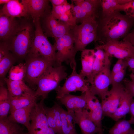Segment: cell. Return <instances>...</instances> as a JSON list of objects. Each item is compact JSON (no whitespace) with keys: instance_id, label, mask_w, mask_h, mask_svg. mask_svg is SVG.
Returning <instances> with one entry per match:
<instances>
[{"instance_id":"1","label":"cell","mask_w":134,"mask_h":134,"mask_svg":"<svg viewBox=\"0 0 134 134\" xmlns=\"http://www.w3.org/2000/svg\"><path fill=\"white\" fill-rule=\"evenodd\" d=\"M134 20L119 11L102 17L98 21L97 41L104 44L110 41L125 37L128 34Z\"/></svg>"},{"instance_id":"2","label":"cell","mask_w":134,"mask_h":134,"mask_svg":"<svg viewBox=\"0 0 134 134\" xmlns=\"http://www.w3.org/2000/svg\"><path fill=\"white\" fill-rule=\"evenodd\" d=\"M65 67L62 65H55L48 67L40 77L37 83L35 95L40 96L44 100L49 93L56 89L61 82L67 75Z\"/></svg>"},{"instance_id":"3","label":"cell","mask_w":134,"mask_h":134,"mask_svg":"<svg viewBox=\"0 0 134 134\" xmlns=\"http://www.w3.org/2000/svg\"><path fill=\"white\" fill-rule=\"evenodd\" d=\"M40 19L34 21L35 30L31 46L27 57H43L56 65V52L53 45L44 33Z\"/></svg>"},{"instance_id":"4","label":"cell","mask_w":134,"mask_h":134,"mask_svg":"<svg viewBox=\"0 0 134 134\" xmlns=\"http://www.w3.org/2000/svg\"><path fill=\"white\" fill-rule=\"evenodd\" d=\"M28 23L20 25L17 31L7 42L10 51L17 58L27 56L30 48L34 33Z\"/></svg>"},{"instance_id":"5","label":"cell","mask_w":134,"mask_h":134,"mask_svg":"<svg viewBox=\"0 0 134 134\" xmlns=\"http://www.w3.org/2000/svg\"><path fill=\"white\" fill-rule=\"evenodd\" d=\"M98 18H92L86 20L79 25L72 27L74 40V48L76 53L82 51L93 41H97L98 26Z\"/></svg>"},{"instance_id":"6","label":"cell","mask_w":134,"mask_h":134,"mask_svg":"<svg viewBox=\"0 0 134 134\" xmlns=\"http://www.w3.org/2000/svg\"><path fill=\"white\" fill-rule=\"evenodd\" d=\"M53 45L55 51L56 65H61L64 62L69 63L72 68L76 66L74 40L71 29L62 37L56 40Z\"/></svg>"},{"instance_id":"7","label":"cell","mask_w":134,"mask_h":134,"mask_svg":"<svg viewBox=\"0 0 134 134\" xmlns=\"http://www.w3.org/2000/svg\"><path fill=\"white\" fill-rule=\"evenodd\" d=\"M25 63L27 69L24 79L32 87L37 85L38 80L48 67L54 65L41 57H27Z\"/></svg>"},{"instance_id":"8","label":"cell","mask_w":134,"mask_h":134,"mask_svg":"<svg viewBox=\"0 0 134 134\" xmlns=\"http://www.w3.org/2000/svg\"><path fill=\"white\" fill-rule=\"evenodd\" d=\"M76 67L72 68L71 74L67 78L63 86H60L55 90L57 100L71 92L80 91L84 93L89 90V83L85 77L77 72Z\"/></svg>"},{"instance_id":"9","label":"cell","mask_w":134,"mask_h":134,"mask_svg":"<svg viewBox=\"0 0 134 134\" xmlns=\"http://www.w3.org/2000/svg\"><path fill=\"white\" fill-rule=\"evenodd\" d=\"M98 46L109 57L113 56L118 59L125 60L134 55V47L127 40H112Z\"/></svg>"},{"instance_id":"10","label":"cell","mask_w":134,"mask_h":134,"mask_svg":"<svg viewBox=\"0 0 134 134\" xmlns=\"http://www.w3.org/2000/svg\"><path fill=\"white\" fill-rule=\"evenodd\" d=\"M105 98L101 103L103 116L111 117L119 107L124 87L121 83L112 85Z\"/></svg>"},{"instance_id":"11","label":"cell","mask_w":134,"mask_h":134,"mask_svg":"<svg viewBox=\"0 0 134 134\" xmlns=\"http://www.w3.org/2000/svg\"><path fill=\"white\" fill-rule=\"evenodd\" d=\"M43 17V29L46 36L52 37L56 40L68 33L72 26L59 20H57L52 15L51 12Z\"/></svg>"},{"instance_id":"12","label":"cell","mask_w":134,"mask_h":134,"mask_svg":"<svg viewBox=\"0 0 134 134\" xmlns=\"http://www.w3.org/2000/svg\"><path fill=\"white\" fill-rule=\"evenodd\" d=\"M111 64L105 67L94 77L90 85L89 91L94 95H97L101 101L105 98L111 85Z\"/></svg>"},{"instance_id":"13","label":"cell","mask_w":134,"mask_h":134,"mask_svg":"<svg viewBox=\"0 0 134 134\" xmlns=\"http://www.w3.org/2000/svg\"><path fill=\"white\" fill-rule=\"evenodd\" d=\"M47 0H22L21 2L25 6L28 15L34 21L40 19L51 12L49 2Z\"/></svg>"},{"instance_id":"14","label":"cell","mask_w":134,"mask_h":134,"mask_svg":"<svg viewBox=\"0 0 134 134\" xmlns=\"http://www.w3.org/2000/svg\"><path fill=\"white\" fill-rule=\"evenodd\" d=\"M87 109H78L74 111L76 124L81 130L82 134H95L104 131L97 126L89 118Z\"/></svg>"},{"instance_id":"15","label":"cell","mask_w":134,"mask_h":134,"mask_svg":"<svg viewBox=\"0 0 134 134\" xmlns=\"http://www.w3.org/2000/svg\"><path fill=\"white\" fill-rule=\"evenodd\" d=\"M60 103L65 106L68 111L87 109V97L86 93L80 96L67 94L59 99Z\"/></svg>"},{"instance_id":"16","label":"cell","mask_w":134,"mask_h":134,"mask_svg":"<svg viewBox=\"0 0 134 134\" xmlns=\"http://www.w3.org/2000/svg\"><path fill=\"white\" fill-rule=\"evenodd\" d=\"M20 25L15 18L0 14V38L7 42L14 34Z\"/></svg>"},{"instance_id":"17","label":"cell","mask_w":134,"mask_h":134,"mask_svg":"<svg viewBox=\"0 0 134 134\" xmlns=\"http://www.w3.org/2000/svg\"><path fill=\"white\" fill-rule=\"evenodd\" d=\"M87 109L89 118L97 126L102 128L101 120L103 113L101 105L96 96H91L88 98Z\"/></svg>"},{"instance_id":"18","label":"cell","mask_w":134,"mask_h":134,"mask_svg":"<svg viewBox=\"0 0 134 134\" xmlns=\"http://www.w3.org/2000/svg\"><path fill=\"white\" fill-rule=\"evenodd\" d=\"M36 102L14 110L10 113L8 118L13 122L23 125L28 130L31 125V113Z\"/></svg>"},{"instance_id":"19","label":"cell","mask_w":134,"mask_h":134,"mask_svg":"<svg viewBox=\"0 0 134 134\" xmlns=\"http://www.w3.org/2000/svg\"><path fill=\"white\" fill-rule=\"evenodd\" d=\"M95 52L94 49H85L81 53L82 69L80 74L84 77H86L90 84L92 82V74L95 58Z\"/></svg>"},{"instance_id":"20","label":"cell","mask_w":134,"mask_h":134,"mask_svg":"<svg viewBox=\"0 0 134 134\" xmlns=\"http://www.w3.org/2000/svg\"><path fill=\"white\" fill-rule=\"evenodd\" d=\"M0 14L14 18L25 17L28 15L24 5L17 0H11L4 4L0 10Z\"/></svg>"},{"instance_id":"21","label":"cell","mask_w":134,"mask_h":134,"mask_svg":"<svg viewBox=\"0 0 134 134\" xmlns=\"http://www.w3.org/2000/svg\"><path fill=\"white\" fill-rule=\"evenodd\" d=\"M11 104L10 113L14 110L28 106L36 102L37 97L33 90L27 91L21 95L13 97L9 96Z\"/></svg>"},{"instance_id":"22","label":"cell","mask_w":134,"mask_h":134,"mask_svg":"<svg viewBox=\"0 0 134 134\" xmlns=\"http://www.w3.org/2000/svg\"><path fill=\"white\" fill-rule=\"evenodd\" d=\"M125 89L119 105L111 117L116 121L129 113L131 103L133 99V97L125 88Z\"/></svg>"},{"instance_id":"23","label":"cell","mask_w":134,"mask_h":134,"mask_svg":"<svg viewBox=\"0 0 134 134\" xmlns=\"http://www.w3.org/2000/svg\"><path fill=\"white\" fill-rule=\"evenodd\" d=\"M131 0H101L102 16H105L116 11H122L124 5Z\"/></svg>"},{"instance_id":"24","label":"cell","mask_w":134,"mask_h":134,"mask_svg":"<svg viewBox=\"0 0 134 134\" xmlns=\"http://www.w3.org/2000/svg\"><path fill=\"white\" fill-rule=\"evenodd\" d=\"M4 82L7 86L10 97L20 96L26 91L32 90L23 81H14L5 78Z\"/></svg>"},{"instance_id":"25","label":"cell","mask_w":134,"mask_h":134,"mask_svg":"<svg viewBox=\"0 0 134 134\" xmlns=\"http://www.w3.org/2000/svg\"><path fill=\"white\" fill-rule=\"evenodd\" d=\"M24 128L10 120L8 116L0 119V134H22Z\"/></svg>"},{"instance_id":"26","label":"cell","mask_w":134,"mask_h":134,"mask_svg":"<svg viewBox=\"0 0 134 134\" xmlns=\"http://www.w3.org/2000/svg\"><path fill=\"white\" fill-rule=\"evenodd\" d=\"M16 58L12 53H9L0 60V81L5 83V76L16 61Z\"/></svg>"},{"instance_id":"27","label":"cell","mask_w":134,"mask_h":134,"mask_svg":"<svg viewBox=\"0 0 134 134\" xmlns=\"http://www.w3.org/2000/svg\"><path fill=\"white\" fill-rule=\"evenodd\" d=\"M128 120H119L109 130V134H131L134 130Z\"/></svg>"},{"instance_id":"28","label":"cell","mask_w":134,"mask_h":134,"mask_svg":"<svg viewBox=\"0 0 134 134\" xmlns=\"http://www.w3.org/2000/svg\"><path fill=\"white\" fill-rule=\"evenodd\" d=\"M26 63H20L16 66H12L9 71L8 78L14 81H23L26 72Z\"/></svg>"},{"instance_id":"29","label":"cell","mask_w":134,"mask_h":134,"mask_svg":"<svg viewBox=\"0 0 134 134\" xmlns=\"http://www.w3.org/2000/svg\"><path fill=\"white\" fill-rule=\"evenodd\" d=\"M66 110L61 107L60 113L62 121V131L63 134H78L75 127L70 124L66 118Z\"/></svg>"},{"instance_id":"30","label":"cell","mask_w":134,"mask_h":134,"mask_svg":"<svg viewBox=\"0 0 134 134\" xmlns=\"http://www.w3.org/2000/svg\"><path fill=\"white\" fill-rule=\"evenodd\" d=\"M28 134H56L54 131L48 126L31 124L28 130Z\"/></svg>"},{"instance_id":"31","label":"cell","mask_w":134,"mask_h":134,"mask_svg":"<svg viewBox=\"0 0 134 134\" xmlns=\"http://www.w3.org/2000/svg\"><path fill=\"white\" fill-rule=\"evenodd\" d=\"M72 6V4L68 3L61 5L52 6L51 14L56 19H58L61 15L71 10Z\"/></svg>"},{"instance_id":"32","label":"cell","mask_w":134,"mask_h":134,"mask_svg":"<svg viewBox=\"0 0 134 134\" xmlns=\"http://www.w3.org/2000/svg\"><path fill=\"white\" fill-rule=\"evenodd\" d=\"M61 106L56 103L51 108L53 114L60 134H63L62 131V121L60 113Z\"/></svg>"},{"instance_id":"33","label":"cell","mask_w":134,"mask_h":134,"mask_svg":"<svg viewBox=\"0 0 134 134\" xmlns=\"http://www.w3.org/2000/svg\"><path fill=\"white\" fill-rule=\"evenodd\" d=\"M47 121L49 127L57 134H60L54 119L51 108L44 107Z\"/></svg>"},{"instance_id":"34","label":"cell","mask_w":134,"mask_h":134,"mask_svg":"<svg viewBox=\"0 0 134 134\" xmlns=\"http://www.w3.org/2000/svg\"><path fill=\"white\" fill-rule=\"evenodd\" d=\"M10 109L9 99L8 100L0 101V119L7 117Z\"/></svg>"},{"instance_id":"35","label":"cell","mask_w":134,"mask_h":134,"mask_svg":"<svg viewBox=\"0 0 134 134\" xmlns=\"http://www.w3.org/2000/svg\"><path fill=\"white\" fill-rule=\"evenodd\" d=\"M127 67L128 66L125 60L118 59L110 72V78L124 68Z\"/></svg>"},{"instance_id":"36","label":"cell","mask_w":134,"mask_h":134,"mask_svg":"<svg viewBox=\"0 0 134 134\" xmlns=\"http://www.w3.org/2000/svg\"><path fill=\"white\" fill-rule=\"evenodd\" d=\"M127 67L124 68L111 78V85H112L121 83L125 76Z\"/></svg>"},{"instance_id":"37","label":"cell","mask_w":134,"mask_h":134,"mask_svg":"<svg viewBox=\"0 0 134 134\" xmlns=\"http://www.w3.org/2000/svg\"><path fill=\"white\" fill-rule=\"evenodd\" d=\"M126 14L134 19V0H131L129 3L124 5L123 11Z\"/></svg>"},{"instance_id":"38","label":"cell","mask_w":134,"mask_h":134,"mask_svg":"<svg viewBox=\"0 0 134 134\" xmlns=\"http://www.w3.org/2000/svg\"><path fill=\"white\" fill-rule=\"evenodd\" d=\"M0 101L9 100V95L7 89L4 86V83L0 81Z\"/></svg>"},{"instance_id":"39","label":"cell","mask_w":134,"mask_h":134,"mask_svg":"<svg viewBox=\"0 0 134 134\" xmlns=\"http://www.w3.org/2000/svg\"><path fill=\"white\" fill-rule=\"evenodd\" d=\"M8 44L6 42L1 43L0 46V60L2 59L9 52Z\"/></svg>"},{"instance_id":"40","label":"cell","mask_w":134,"mask_h":134,"mask_svg":"<svg viewBox=\"0 0 134 134\" xmlns=\"http://www.w3.org/2000/svg\"><path fill=\"white\" fill-rule=\"evenodd\" d=\"M124 86L126 90L133 97H134V80H126L124 81Z\"/></svg>"},{"instance_id":"41","label":"cell","mask_w":134,"mask_h":134,"mask_svg":"<svg viewBox=\"0 0 134 134\" xmlns=\"http://www.w3.org/2000/svg\"><path fill=\"white\" fill-rule=\"evenodd\" d=\"M129 113L131 117L128 121L131 124H134V99H133L131 101Z\"/></svg>"},{"instance_id":"42","label":"cell","mask_w":134,"mask_h":134,"mask_svg":"<svg viewBox=\"0 0 134 134\" xmlns=\"http://www.w3.org/2000/svg\"><path fill=\"white\" fill-rule=\"evenodd\" d=\"M123 40L129 41L134 47V29L130 33L128 34L125 37Z\"/></svg>"},{"instance_id":"43","label":"cell","mask_w":134,"mask_h":134,"mask_svg":"<svg viewBox=\"0 0 134 134\" xmlns=\"http://www.w3.org/2000/svg\"><path fill=\"white\" fill-rule=\"evenodd\" d=\"M52 6H57L65 4L68 3L66 0H50Z\"/></svg>"},{"instance_id":"44","label":"cell","mask_w":134,"mask_h":134,"mask_svg":"<svg viewBox=\"0 0 134 134\" xmlns=\"http://www.w3.org/2000/svg\"><path fill=\"white\" fill-rule=\"evenodd\" d=\"M124 60L125 61L128 67L132 70H134V55Z\"/></svg>"},{"instance_id":"45","label":"cell","mask_w":134,"mask_h":134,"mask_svg":"<svg viewBox=\"0 0 134 134\" xmlns=\"http://www.w3.org/2000/svg\"><path fill=\"white\" fill-rule=\"evenodd\" d=\"M84 0H72L71 1L74 5L81 6Z\"/></svg>"},{"instance_id":"46","label":"cell","mask_w":134,"mask_h":134,"mask_svg":"<svg viewBox=\"0 0 134 134\" xmlns=\"http://www.w3.org/2000/svg\"><path fill=\"white\" fill-rule=\"evenodd\" d=\"M11 0H0V4H6L9 2Z\"/></svg>"},{"instance_id":"47","label":"cell","mask_w":134,"mask_h":134,"mask_svg":"<svg viewBox=\"0 0 134 134\" xmlns=\"http://www.w3.org/2000/svg\"><path fill=\"white\" fill-rule=\"evenodd\" d=\"M132 72L130 75L131 80H134V70H132Z\"/></svg>"},{"instance_id":"48","label":"cell","mask_w":134,"mask_h":134,"mask_svg":"<svg viewBox=\"0 0 134 134\" xmlns=\"http://www.w3.org/2000/svg\"><path fill=\"white\" fill-rule=\"evenodd\" d=\"M103 131H101L98 133L97 134H104Z\"/></svg>"},{"instance_id":"49","label":"cell","mask_w":134,"mask_h":134,"mask_svg":"<svg viewBox=\"0 0 134 134\" xmlns=\"http://www.w3.org/2000/svg\"><path fill=\"white\" fill-rule=\"evenodd\" d=\"M22 134H28V133H26L24 132V133H23Z\"/></svg>"},{"instance_id":"50","label":"cell","mask_w":134,"mask_h":134,"mask_svg":"<svg viewBox=\"0 0 134 134\" xmlns=\"http://www.w3.org/2000/svg\"><path fill=\"white\" fill-rule=\"evenodd\" d=\"M131 134H134V130Z\"/></svg>"}]
</instances>
